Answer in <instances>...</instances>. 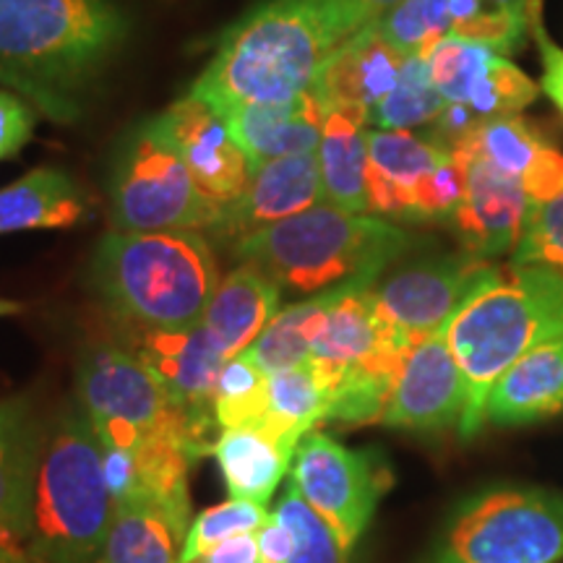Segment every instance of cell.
<instances>
[{
  "mask_svg": "<svg viewBox=\"0 0 563 563\" xmlns=\"http://www.w3.org/2000/svg\"><path fill=\"white\" fill-rule=\"evenodd\" d=\"M123 37L125 19L110 0H0V87L70 123Z\"/></svg>",
  "mask_w": 563,
  "mask_h": 563,
  "instance_id": "6da1fadb",
  "label": "cell"
},
{
  "mask_svg": "<svg viewBox=\"0 0 563 563\" xmlns=\"http://www.w3.org/2000/svg\"><path fill=\"white\" fill-rule=\"evenodd\" d=\"M563 336V274L540 266L498 269L446 323V340L464 378L462 439L485 422V402L519 357Z\"/></svg>",
  "mask_w": 563,
  "mask_h": 563,
  "instance_id": "7a4b0ae2",
  "label": "cell"
},
{
  "mask_svg": "<svg viewBox=\"0 0 563 563\" xmlns=\"http://www.w3.org/2000/svg\"><path fill=\"white\" fill-rule=\"evenodd\" d=\"M342 42L313 0H269L222 40L188 95L217 112L313 91Z\"/></svg>",
  "mask_w": 563,
  "mask_h": 563,
  "instance_id": "3957f363",
  "label": "cell"
},
{
  "mask_svg": "<svg viewBox=\"0 0 563 563\" xmlns=\"http://www.w3.org/2000/svg\"><path fill=\"white\" fill-rule=\"evenodd\" d=\"M112 514L100 435L76 402L42 428L26 540L30 563H95Z\"/></svg>",
  "mask_w": 563,
  "mask_h": 563,
  "instance_id": "277c9868",
  "label": "cell"
},
{
  "mask_svg": "<svg viewBox=\"0 0 563 563\" xmlns=\"http://www.w3.org/2000/svg\"><path fill=\"white\" fill-rule=\"evenodd\" d=\"M412 238L376 217L316 207L235 243V256L258 266L279 290L321 295L344 285H368L405 256Z\"/></svg>",
  "mask_w": 563,
  "mask_h": 563,
  "instance_id": "5b68a950",
  "label": "cell"
},
{
  "mask_svg": "<svg viewBox=\"0 0 563 563\" xmlns=\"http://www.w3.org/2000/svg\"><path fill=\"white\" fill-rule=\"evenodd\" d=\"M100 295L141 329L199 323L220 285L211 243L196 230L110 232L95 258Z\"/></svg>",
  "mask_w": 563,
  "mask_h": 563,
  "instance_id": "8992f818",
  "label": "cell"
},
{
  "mask_svg": "<svg viewBox=\"0 0 563 563\" xmlns=\"http://www.w3.org/2000/svg\"><path fill=\"white\" fill-rule=\"evenodd\" d=\"M222 207L209 201L188 173L159 118L129 141L112 180V228L118 232L211 230Z\"/></svg>",
  "mask_w": 563,
  "mask_h": 563,
  "instance_id": "52a82bcc",
  "label": "cell"
},
{
  "mask_svg": "<svg viewBox=\"0 0 563 563\" xmlns=\"http://www.w3.org/2000/svg\"><path fill=\"white\" fill-rule=\"evenodd\" d=\"M563 496L496 488L456 511L435 563H561Z\"/></svg>",
  "mask_w": 563,
  "mask_h": 563,
  "instance_id": "ba28073f",
  "label": "cell"
},
{
  "mask_svg": "<svg viewBox=\"0 0 563 563\" xmlns=\"http://www.w3.org/2000/svg\"><path fill=\"white\" fill-rule=\"evenodd\" d=\"M79 405L95 428L118 426L136 431L141 441H175L188 449L194 462L209 454L165 386L131 350L100 347L84 357Z\"/></svg>",
  "mask_w": 563,
  "mask_h": 563,
  "instance_id": "9c48e42d",
  "label": "cell"
},
{
  "mask_svg": "<svg viewBox=\"0 0 563 563\" xmlns=\"http://www.w3.org/2000/svg\"><path fill=\"white\" fill-rule=\"evenodd\" d=\"M292 485L350 551L389 490L391 473L378 454L311 431L295 449Z\"/></svg>",
  "mask_w": 563,
  "mask_h": 563,
  "instance_id": "30bf717a",
  "label": "cell"
},
{
  "mask_svg": "<svg viewBox=\"0 0 563 563\" xmlns=\"http://www.w3.org/2000/svg\"><path fill=\"white\" fill-rule=\"evenodd\" d=\"M498 266L473 253L443 256L391 274L373 287V302L382 319L410 342L439 332Z\"/></svg>",
  "mask_w": 563,
  "mask_h": 563,
  "instance_id": "8fae6325",
  "label": "cell"
},
{
  "mask_svg": "<svg viewBox=\"0 0 563 563\" xmlns=\"http://www.w3.org/2000/svg\"><path fill=\"white\" fill-rule=\"evenodd\" d=\"M141 363L165 386L173 402L186 415L188 426L207 452L214 449V391L224 357L211 342L203 323L180 329H141L133 350Z\"/></svg>",
  "mask_w": 563,
  "mask_h": 563,
  "instance_id": "7c38bea8",
  "label": "cell"
},
{
  "mask_svg": "<svg viewBox=\"0 0 563 563\" xmlns=\"http://www.w3.org/2000/svg\"><path fill=\"white\" fill-rule=\"evenodd\" d=\"M462 412L464 378L443 327L407 350L382 422L405 431H443L460 426Z\"/></svg>",
  "mask_w": 563,
  "mask_h": 563,
  "instance_id": "4fadbf2b",
  "label": "cell"
},
{
  "mask_svg": "<svg viewBox=\"0 0 563 563\" xmlns=\"http://www.w3.org/2000/svg\"><path fill=\"white\" fill-rule=\"evenodd\" d=\"M167 136L180 152L196 188L217 207L241 199L253 178L249 154L232 139L222 112L186 95L159 115Z\"/></svg>",
  "mask_w": 563,
  "mask_h": 563,
  "instance_id": "5bb4252c",
  "label": "cell"
},
{
  "mask_svg": "<svg viewBox=\"0 0 563 563\" xmlns=\"http://www.w3.org/2000/svg\"><path fill=\"white\" fill-rule=\"evenodd\" d=\"M452 154L467 167L464 199L452 217L464 253L490 258L514 251L530 217V196L517 180L496 170L485 159L473 157L460 146H452Z\"/></svg>",
  "mask_w": 563,
  "mask_h": 563,
  "instance_id": "9a60e30c",
  "label": "cell"
},
{
  "mask_svg": "<svg viewBox=\"0 0 563 563\" xmlns=\"http://www.w3.org/2000/svg\"><path fill=\"white\" fill-rule=\"evenodd\" d=\"M316 203H323L319 154L274 159L253 170L245 194L232 203H224L220 220L209 232L235 245L253 232L272 228Z\"/></svg>",
  "mask_w": 563,
  "mask_h": 563,
  "instance_id": "2e32d148",
  "label": "cell"
},
{
  "mask_svg": "<svg viewBox=\"0 0 563 563\" xmlns=\"http://www.w3.org/2000/svg\"><path fill=\"white\" fill-rule=\"evenodd\" d=\"M42 428L24 399L0 402V555L30 563V514Z\"/></svg>",
  "mask_w": 563,
  "mask_h": 563,
  "instance_id": "e0dca14e",
  "label": "cell"
},
{
  "mask_svg": "<svg viewBox=\"0 0 563 563\" xmlns=\"http://www.w3.org/2000/svg\"><path fill=\"white\" fill-rule=\"evenodd\" d=\"M452 146L509 175L525 188L532 203H545L563 191V152L527 118H496L464 133Z\"/></svg>",
  "mask_w": 563,
  "mask_h": 563,
  "instance_id": "ac0fdd59",
  "label": "cell"
},
{
  "mask_svg": "<svg viewBox=\"0 0 563 563\" xmlns=\"http://www.w3.org/2000/svg\"><path fill=\"white\" fill-rule=\"evenodd\" d=\"M327 115L319 95L306 91L285 102L243 104L224 112V121L256 170L266 162L319 152Z\"/></svg>",
  "mask_w": 563,
  "mask_h": 563,
  "instance_id": "d6986e66",
  "label": "cell"
},
{
  "mask_svg": "<svg viewBox=\"0 0 563 563\" xmlns=\"http://www.w3.org/2000/svg\"><path fill=\"white\" fill-rule=\"evenodd\" d=\"M407 55L391 47L376 26H365L332 53L313 91L327 110H373L397 87Z\"/></svg>",
  "mask_w": 563,
  "mask_h": 563,
  "instance_id": "ffe728a7",
  "label": "cell"
},
{
  "mask_svg": "<svg viewBox=\"0 0 563 563\" xmlns=\"http://www.w3.org/2000/svg\"><path fill=\"white\" fill-rule=\"evenodd\" d=\"M449 157L452 150L410 131H368V211L412 220L415 186Z\"/></svg>",
  "mask_w": 563,
  "mask_h": 563,
  "instance_id": "44dd1931",
  "label": "cell"
},
{
  "mask_svg": "<svg viewBox=\"0 0 563 563\" xmlns=\"http://www.w3.org/2000/svg\"><path fill=\"white\" fill-rule=\"evenodd\" d=\"M279 295L277 282L245 262L220 279L201 323L224 361L241 355L256 342L266 323L279 313Z\"/></svg>",
  "mask_w": 563,
  "mask_h": 563,
  "instance_id": "7402d4cb",
  "label": "cell"
},
{
  "mask_svg": "<svg viewBox=\"0 0 563 563\" xmlns=\"http://www.w3.org/2000/svg\"><path fill=\"white\" fill-rule=\"evenodd\" d=\"M563 410V336L527 352L498 378L485 402V420L525 426Z\"/></svg>",
  "mask_w": 563,
  "mask_h": 563,
  "instance_id": "603a6c76",
  "label": "cell"
},
{
  "mask_svg": "<svg viewBox=\"0 0 563 563\" xmlns=\"http://www.w3.org/2000/svg\"><path fill=\"white\" fill-rule=\"evenodd\" d=\"M368 123L363 108L329 110L319 144L323 203L365 214L368 211Z\"/></svg>",
  "mask_w": 563,
  "mask_h": 563,
  "instance_id": "cb8c5ba5",
  "label": "cell"
},
{
  "mask_svg": "<svg viewBox=\"0 0 563 563\" xmlns=\"http://www.w3.org/2000/svg\"><path fill=\"white\" fill-rule=\"evenodd\" d=\"M191 514L131 498L115 504L112 525L95 563H180Z\"/></svg>",
  "mask_w": 563,
  "mask_h": 563,
  "instance_id": "d4e9b609",
  "label": "cell"
},
{
  "mask_svg": "<svg viewBox=\"0 0 563 563\" xmlns=\"http://www.w3.org/2000/svg\"><path fill=\"white\" fill-rule=\"evenodd\" d=\"M87 199L81 188L55 167H37L0 188V235L26 230H63L81 222Z\"/></svg>",
  "mask_w": 563,
  "mask_h": 563,
  "instance_id": "484cf974",
  "label": "cell"
},
{
  "mask_svg": "<svg viewBox=\"0 0 563 563\" xmlns=\"http://www.w3.org/2000/svg\"><path fill=\"white\" fill-rule=\"evenodd\" d=\"M217 464L228 483L230 498L266 506L272 493L277 490L287 470H290L292 452L274 443L269 435L258 431H220L214 441Z\"/></svg>",
  "mask_w": 563,
  "mask_h": 563,
  "instance_id": "4316f807",
  "label": "cell"
},
{
  "mask_svg": "<svg viewBox=\"0 0 563 563\" xmlns=\"http://www.w3.org/2000/svg\"><path fill=\"white\" fill-rule=\"evenodd\" d=\"M269 418H266L264 435L295 454L298 443L313 431L316 422L329 418V391L311 361L272 373L269 386Z\"/></svg>",
  "mask_w": 563,
  "mask_h": 563,
  "instance_id": "83f0119b",
  "label": "cell"
},
{
  "mask_svg": "<svg viewBox=\"0 0 563 563\" xmlns=\"http://www.w3.org/2000/svg\"><path fill=\"white\" fill-rule=\"evenodd\" d=\"M334 290L287 306L285 311H279L266 323V329L256 336V342L245 350L266 376L287 368H298V365L311 361L316 327H319L323 311L332 302Z\"/></svg>",
  "mask_w": 563,
  "mask_h": 563,
  "instance_id": "f1b7e54d",
  "label": "cell"
},
{
  "mask_svg": "<svg viewBox=\"0 0 563 563\" xmlns=\"http://www.w3.org/2000/svg\"><path fill=\"white\" fill-rule=\"evenodd\" d=\"M269 376L249 352L230 357L217 378L214 420L220 431H264L269 418Z\"/></svg>",
  "mask_w": 563,
  "mask_h": 563,
  "instance_id": "f546056e",
  "label": "cell"
},
{
  "mask_svg": "<svg viewBox=\"0 0 563 563\" xmlns=\"http://www.w3.org/2000/svg\"><path fill=\"white\" fill-rule=\"evenodd\" d=\"M446 110V100L435 89L428 60L410 55L399 74L397 87L371 110V123L384 131H410L415 125L435 123Z\"/></svg>",
  "mask_w": 563,
  "mask_h": 563,
  "instance_id": "4dcf8cb0",
  "label": "cell"
},
{
  "mask_svg": "<svg viewBox=\"0 0 563 563\" xmlns=\"http://www.w3.org/2000/svg\"><path fill=\"white\" fill-rule=\"evenodd\" d=\"M501 53L490 51V47L481 45V42H470L456 37V34H446L433 45V51L426 55L428 70L435 89L446 104H467L477 84L488 74L493 60Z\"/></svg>",
  "mask_w": 563,
  "mask_h": 563,
  "instance_id": "1f68e13d",
  "label": "cell"
},
{
  "mask_svg": "<svg viewBox=\"0 0 563 563\" xmlns=\"http://www.w3.org/2000/svg\"><path fill=\"white\" fill-rule=\"evenodd\" d=\"M452 24L449 0H402L373 26L407 58L410 55L426 58L435 42L452 34Z\"/></svg>",
  "mask_w": 563,
  "mask_h": 563,
  "instance_id": "d6a6232c",
  "label": "cell"
},
{
  "mask_svg": "<svg viewBox=\"0 0 563 563\" xmlns=\"http://www.w3.org/2000/svg\"><path fill=\"white\" fill-rule=\"evenodd\" d=\"M538 84L522 68L514 66L506 55H498L464 108L470 110L477 125H483L496 121V118L519 115V112L538 100Z\"/></svg>",
  "mask_w": 563,
  "mask_h": 563,
  "instance_id": "836d02e7",
  "label": "cell"
},
{
  "mask_svg": "<svg viewBox=\"0 0 563 563\" xmlns=\"http://www.w3.org/2000/svg\"><path fill=\"white\" fill-rule=\"evenodd\" d=\"M277 517L290 527L295 548L287 563H344L347 548L336 538V532L323 522L313 506L300 496V490L290 485L287 496L277 506Z\"/></svg>",
  "mask_w": 563,
  "mask_h": 563,
  "instance_id": "e575fe53",
  "label": "cell"
},
{
  "mask_svg": "<svg viewBox=\"0 0 563 563\" xmlns=\"http://www.w3.org/2000/svg\"><path fill=\"white\" fill-rule=\"evenodd\" d=\"M266 519H269L266 506L238 501V498H230L228 504L211 506V509L201 511L194 519L191 530L186 534V543H183L180 563H191L199 555L209 553L211 548L228 543L232 538H241V534L256 532Z\"/></svg>",
  "mask_w": 563,
  "mask_h": 563,
  "instance_id": "d590c367",
  "label": "cell"
},
{
  "mask_svg": "<svg viewBox=\"0 0 563 563\" xmlns=\"http://www.w3.org/2000/svg\"><path fill=\"white\" fill-rule=\"evenodd\" d=\"M511 266L563 274V191L545 203H532L522 238L511 251Z\"/></svg>",
  "mask_w": 563,
  "mask_h": 563,
  "instance_id": "8d00e7d4",
  "label": "cell"
},
{
  "mask_svg": "<svg viewBox=\"0 0 563 563\" xmlns=\"http://www.w3.org/2000/svg\"><path fill=\"white\" fill-rule=\"evenodd\" d=\"M467 167L460 157H449L441 167L420 178L412 194V220H446L464 199Z\"/></svg>",
  "mask_w": 563,
  "mask_h": 563,
  "instance_id": "74e56055",
  "label": "cell"
},
{
  "mask_svg": "<svg viewBox=\"0 0 563 563\" xmlns=\"http://www.w3.org/2000/svg\"><path fill=\"white\" fill-rule=\"evenodd\" d=\"M313 3L329 21L336 40L347 42L352 34L376 24L384 13H389L402 0H313Z\"/></svg>",
  "mask_w": 563,
  "mask_h": 563,
  "instance_id": "f35d334b",
  "label": "cell"
},
{
  "mask_svg": "<svg viewBox=\"0 0 563 563\" xmlns=\"http://www.w3.org/2000/svg\"><path fill=\"white\" fill-rule=\"evenodd\" d=\"M37 110L16 91L0 89V162L16 157L32 139Z\"/></svg>",
  "mask_w": 563,
  "mask_h": 563,
  "instance_id": "ab89813d",
  "label": "cell"
},
{
  "mask_svg": "<svg viewBox=\"0 0 563 563\" xmlns=\"http://www.w3.org/2000/svg\"><path fill=\"white\" fill-rule=\"evenodd\" d=\"M532 34L534 40H538L540 55H543V68H545L543 84H540V87H543L545 95L563 110V47H559L551 37H548L540 16L532 21Z\"/></svg>",
  "mask_w": 563,
  "mask_h": 563,
  "instance_id": "60d3db41",
  "label": "cell"
},
{
  "mask_svg": "<svg viewBox=\"0 0 563 563\" xmlns=\"http://www.w3.org/2000/svg\"><path fill=\"white\" fill-rule=\"evenodd\" d=\"M258 543V563H287L292 555L295 538L277 514H272L266 522L256 530Z\"/></svg>",
  "mask_w": 563,
  "mask_h": 563,
  "instance_id": "b9f144b4",
  "label": "cell"
},
{
  "mask_svg": "<svg viewBox=\"0 0 563 563\" xmlns=\"http://www.w3.org/2000/svg\"><path fill=\"white\" fill-rule=\"evenodd\" d=\"M191 563H258L256 532L241 534V538H232L228 543L211 548L209 553L199 555Z\"/></svg>",
  "mask_w": 563,
  "mask_h": 563,
  "instance_id": "7bdbcfd3",
  "label": "cell"
},
{
  "mask_svg": "<svg viewBox=\"0 0 563 563\" xmlns=\"http://www.w3.org/2000/svg\"><path fill=\"white\" fill-rule=\"evenodd\" d=\"M19 311H21L19 302L0 298V319H5V316H13V313H19Z\"/></svg>",
  "mask_w": 563,
  "mask_h": 563,
  "instance_id": "ee69618b",
  "label": "cell"
},
{
  "mask_svg": "<svg viewBox=\"0 0 563 563\" xmlns=\"http://www.w3.org/2000/svg\"><path fill=\"white\" fill-rule=\"evenodd\" d=\"M0 563H11L9 559H3V555H0Z\"/></svg>",
  "mask_w": 563,
  "mask_h": 563,
  "instance_id": "f6af8a7d",
  "label": "cell"
},
{
  "mask_svg": "<svg viewBox=\"0 0 563 563\" xmlns=\"http://www.w3.org/2000/svg\"><path fill=\"white\" fill-rule=\"evenodd\" d=\"M561 112H563V110H561Z\"/></svg>",
  "mask_w": 563,
  "mask_h": 563,
  "instance_id": "bcb514c9",
  "label": "cell"
}]
</instances>
